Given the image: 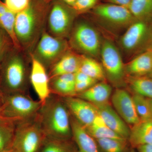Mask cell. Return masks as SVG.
Returning <instances> with one entry per match:
<instances>
[{
    "instance_id": "cell-7",
    "label": "cell",
    "mask_w": 152,
    "mask_h": 152,
    "mask_svg": "<svg viewBox=\"0 0 152 152\" xmlns=\"http://www.w3.org/2000/svg\"><path fill=\"white\" fill-rule=\"evenodd\" d=\"M75 12L61 0L52 1L47 18V31L54 37L65 39L71 31Z\"/></svg>"
},
{
    "instance_id": "cell-19",
    "label": "cell",
    "mask_w": 152,
    "mask_h": 152,
    "mask_svg": "<svg viewBox=\"0 0 152 152\" xmlns=\"http://www.w3.org/2000/svg\"><path fill=\"white\" fill-rule=\"evenodd\" d=\"M112 89L107 84L99 83L93 85L85 91L78 94V97L93 104L107 103L111 94Z\"/></svg>"
},
{
    "instance_id": "cell-2",
    "label": "cell",
    "mask_w": 152,
    "mask_h": 152,
    "mask_svg": "<svg viewBox=\"0 0 152 152\" xmlns=\"http://www.w3.org/2000/svg\"><path fill=\"white\" fill-rule=\"evenodd\" d=\"M61 96L52 94L42 104L37 117L48 138L67 140L72 134L67 107Z\"/></svg>"
},
{
    "instance_id": "cell-32",
    "label": "cell",
    "mask_w": 152,
    "mask_h": 152,
    "mask_svg": "<svg viewBox=\"0 0 152 152\" xmlns=\"http://www.w3.org/2000/svg\"><path fill=\"white\" fill-rule=\"evenodd\" d=\"M31 0H4L8 8L14 14H17L24 10L29 5Z\"/></svg>"
},
{
    "instance_id": "cell-26",
    "label": "cell",
    "mask_w": 152,
    "mask_h": 152,
    "mask_svg": "<svg viewBox=\"0 0 152 152\" xmlns=\"http://www.w3.org/2000/svg\"><path fill=\"white\" fill-rule=\"evenodd\" d=\"M50 88L52 94L60 96H72L76 94L75 86L63 80L58 77L50 80Z\"/></svg>"
},
{
    "instance_id": "cell-6",
    "label": "cell",
    "mask_w": 152,
    "mask_h": 152,
    "mask_svg": "<svg viewBox=\"0 0 152 152\" xmlns=\"http://www.w3.org/2000/svg\"><path fill=\"white\" fill-rule=\"evenodd\" d=\"M68 51L65 39L54 37L45 29L30 55L50 69Z\"/></svg>"
},
{
    "instance_id": "cell-1",
    "label": "cell",
    "mask_w": 152,
    "mask_h": 152,
    "mask_svg": "<svg viewBox=\"0 0 152 152\" xmlns=\"http://www.w3.org/2000/svg\"><path fill=\"white\" fill-rule=\"evenodd\" d=\"M50 4L43 0H31L26 10L16 14V36L22 49L29 55L46 29Z\"/></svg>"
},
{
    "instance_id": "cell-5",
    "label": "cell",
    "mask_w": 152,
    "mask_h": 152,
    "mask_svg": "<svg viewBox=\"0 0 152 152\" xmlns=\"http://www.w3.org/2000/svg\"><path fill=\"white\" fill-rule=\"evenodd\" d=\"M47 138L37 114L15 125L12 147L15 152H40Z\"/></svg>"
},
{
    "instance_id": "cell-44",
    "label": "cell",
    "mask_w": 152,
    "mask_h": 152,
    "mask_svg": "<svg viewBox=\"0 0 152 152\" xmlns=\"http://www.w3.org/2000/svg\"><path fill=\"white\" fill-rule=\"evenodd\" d=\"M4 122L5 121H3L2 118L1 117V115H0V123Z\"/></svg>"
},
{
    "instance_id": "cell-12",
    "label": "cell",
    "mask_w": 152,
    "mask_h": 152,
    "mask_svg": "<svg viewBox=\"0 0 152 152\" xmlns=\"http://www.w3.org/2000/svg\"><path fill=\"white\" fill-rule=\"evenodd\" d=\"M112 101L117 113L125 122L133 126L140 121L132 97L126 91L120 89L116 90L112 96Z\"/></svg>"
},
{
    "instance_id": "cell-33",
    "label": "cell",
    "mask_w": 152,
    "mask_h": 152,
    "mask_svg": "<svg viewBox=\"0 0 152 152\" xmlns=\"http://www.w3.org/2000/svg\"><path fill=\"white\" fill-rule=\"evenodd\" d=\"M98 0H76L72 8L76 12L81 13L94 8Z\"/></svg>"
},
{
    "instance_id": "cell-13",
    "label": "cell",
    "mask_w": 152,
    "mask_h": 152,
    "mask_svg": "<svg viewBox=\"0 0 152 152\" xmlns=\"http://www.w3.org/2000/svg\"><path fill=\"white\" fill-rule=\"evenodd\" d=\"M94 12L100 18L118 25L127 24L135 19L128 8L113 4L95 6Z\"/></svg>"
},
{
    "instance_id": "cell-36",
    "label": "cell",
    "mask_w": 152,
    "mask_h": 152,
    "mask_svg": "<svg viewBox=\"0 0 152 152\" xmlns=\"http://www.w3.org/2000/svg\"><path fill=\"white\" fill-rule=\"evenodd\" d=\"M111 4L129 8L132 0H108Z\"/></svg>"
},
{
    "instance_id": "cell-16",
    "label": "cell",
    "mask_w": 152,
    "mask_h": 152,
    "mask_svg": "<svg viewBox=\"0 0 152 152\" xmlns=\"http://www.w3.org/2000/svg\"><path fill=\"white\" fill-rule=\"evenodd\" d=\"M72 134L77 145V152H99L95 139L75 119L71 121Z\"/></svg>"
},
{
    "instance_id": "cell-43",
    "label": "cell",
    "mask_w": 152,
    "mask_h": 152,
    "mask_svg": "<svg viewBox=\"0 0 152 152\" xmlns=\"http://www.w3.org/2000/svg\"><path fill=\"white\" fill-rule=\"evenodd\" d=\"M45 2L48 3H50L53 0H43Z\"/></svg>"
},
{
    "instance_id": "cell-21",
    "label": "cell",
    "mask_w": 152,
    "mask_h": 152,
    "mask_svg": "<svg viewBox=\"0 0 152 152\" xmlns=\"http://www.w3.org/2000/svg\"><path fill=\"white\" fill-rule=\"evenodd\" d=\"M15 15L8 8L4 2L0 0V26L5 31L10 38L14 48L23 50L15 33Z\"/></svg>"
},
{
    "instance_id": "cell-34",
    "label": "cell",
    "mask_w": 152,
    "mask_h": 152,
    "mask_svg": "<svg viewBox=\"0 0 152 152\" xmlns=\"http://www.w3.org/2000/svg\"><path fill=\"white\" fill-rule=\"evenodd\" d=\"M96 82V80H92L86 81L76 82L75 85L76 94H79L85 91L93 85L95 84Z\"/></svg>"
},
{
    "instance_id": "cell-10",
    "label": "cell",
    "mask_w": 152,
    "mask_h": 152,
    "mask_svg": "<svg viewBox=\"0 0 152 152\" xmlns=\"http://www.w3.org/2000/svg\"><path fill=\"white\" fill-rule=\"evenodd\" d=\"M31 68L29 80L39 101L43 103L51 94L50 80L47 69L38 60L30 55Z\"/></svg>"
},
{
    "instance_id": "cell-35",
    "label": "cell",
    "mask_w": 152,
    "mask_h": 152,
    "mask_svg": "<svg viewBox=\"0 0 152 152\" xmlns=\"http://www.w3.org/2000/svg\"><path fill=\"white\" fill-rule=\"evenodd\" d=\"M75 75L76 83V82H84L90 80H94V79L88 76L80 71H78L75 74Z\"/></svg>"
},
{
    "instance_id": "cell-9",
    "label": "cell",
    "mask_w": 152,
    "mask_h": 152,
    "mask_svg": "<svg viewBox=\"0 0 152 152\" xmlns=\"http://www.w3.org/2000/svg\"><path fill=\"white\" fill-rule=\"evenodd\" d=\"M102 62L106 72L114 81L120 80L124 74V66L119 52L113 44L106 41L101 48Z\"/></svg>"
},
{
    "instance_id": "cell-22",
    "label": "cell",
    "mask_w": 152,
    "mask_h": 152,
    "mask_svg": "<svg viewBox=\"0 0 152 152\" xmlns=\"http://www.w3.org/2000/svg\"><path fill=\"white\" fill-rule=\"evenodd\" d=\"M88 133L95 140L103 138H111L127 140L124 138L111 129L106 124L99 114L89 126L86 128Z\"/></svg>"
},
{
    "instance_id": "cell-14",
    "label": "cell",
    "mask_w": 152,
    "mask_h": 152,
    "mask_svg": "<svg viewBox=\"0 0 152 152\" xmlns=\"http://www.w3.org/2000/svg\"><path fill=\"white\" fill-rule=\"evenodd\" d=\"M96 107L98 114L106 125L111 129L122 137L128 140L130 133L126 122L108 103L94 104Z\"/></svg>"
},
{
    "instance_id": "cell-29",
    "label": "cell",
    "mask_w": 152,
    "mask_h": 152,
    "mask_svg": "<svg viewBox=\"0 0 152 152\" xmlns=\"http://www.w3.org/2000/svg\"><path fill=\"white\" fill-rule=\"evenodd\" d=\"M15 124L4 122L0 123V151L12 147Z\"/></svg>"
},
{
    "instance_id": "cell-3",
    "label": "cell",
    "mask_w": 152,
    "mask_h": 152,
    "mask_svg": "<svg viewBox=\"0 0 152 152\" xmlns=\"http://www.w3.org/2000/svg\"><path fill=\"white\" fill-rule=\"evenodd\" d=\"M28 55L13 48L0 64V90L5 94L25 93L30 75Z\"/></svg>"
},
{
    "instance_id": "cell-37",
    "label": "cell",
    "mask_w": 152,
    "mask_h": 152,
    "mask_svg": "<svg viewBox=\"0 0 152 152\" xmlns=\"http://www.w3.org/2000/svg\"><path fill=\"white\" fill-rule=\"evenodd\" d=\"M137 152H152V145H146L140 146L136 148Z\"/></svg>"
},
{
    "instance_id": "cell-24",
    "label": "cell",
    "mask_w": 152,
    "mask_h": 152,
    "mask_svg": "<svg viewBox=\"0 0 152 152\" xmlns=\"http://www.w3.org/2000/svg\"><path fill=\"white\" fill-rule=\"evenodd\" d=\"M79 71L96 80L104 78V73L101 65L95 60L85 56H82Z\"/></svg>"
},
{
    "instance_id": "cell-42",
    "label": "cell",
    "mask_w": 152,
    "mask_h": 152,
    "mask_svg": "<svg viewBox=\"0 0 152 152\" xmlns=\"http://www.w3.org/2000/svg\"><path fill=\"white\" fill-rule=\"evenodd\" d=\"M127 152H136L134 150V149L133 148H132L131 149L129 150Z\"/></svg>"
},
{
    "instance_id": "cell-8",
    "label": "cell",
    "mask_w": 152,
    "mask_h": 152,
    "mask_svg": "<svg viewBox=\"0 0 152 152\" xmlns=\"http://www.w3.org/2000/svg\"><path fill=\"white\" fill-rule=\"evenodd\" d=\"M72 45L80 52L96 56L101 50L100 41L96 31L84 22L76 24L71 36Z\"/></svg>"
},
{
    "instance_id": "cell-38",
    "label": "cell",
    "mask_w": 152,
    "mask_h": 152,
    "mask_svg": "<svg viewBox=\"0 0 152 152\" xmlns=\"http://www.w3.org/2000/svg\"><path fill=\"white\" fill-rule=\"evenodd\" d=\"M5 95L4 93H3V92L0 90V109H1V107H2L3 104H4Z\"/></svg>"
},
{
    "instance_id": "cell-27",
    "label": "cell",
    "mask_w": 152,
    "mask_h": 152,
    "mask_svg": "<svg viewBox=\"0 0 152 152\" xmlns=\"http://www.w3.org/2000/svg\"><path fill=\"white\" fill-rule=\"evenodd\" d=\"M102 152H127V140L111 138L95 140Z\"/></svg>"
},
{
    "instance_id": "cell-30",
    "label": "cell",
    "mask_w": 152,
    "mask_h": 152,
    "mask_svg": "<svg viewBox=\"0 0 152 152\" xmlns=\"http://www.w3.org/2000/svg\"><path fill=\"white\" fill-rule=\"evenodd\" d=\"M67 140L47 138L40 152H77L71 148Z\"/></svg>"
},
{
    "instance_id": "cell-28",
    "label": "cell",
    "mask_w": 152,
    "mask_h": 152,
    "mask_svg": "<svg viewBox=\"0 0 152 152\" xmlns=\"http://www.w3.org/2000/svg\"><path fill=\"white\" fill-rule=\"evenodd\" d=\"M132 97L140 121L152 119V113L148 99L137 94Z\"/></svg>"
},
{
    "instance_id": "cell-25",
    "label": "cell",
    "mask_w": 152,
    "mask_h": 152,
    "mask_svg": "<svg viewBox=\"0 0 152 152\" xmlns=\"http://www.w3.org/2000/svg\"><path fill=\"white\" fill-rule=\"evenodd\" d=\"M128 9L134 18L143 21L152 16V0H132Z\"/></svg>"
},
{
    "instance_id": "cell-31",
    "label": "cell",
    "mask_w": 152,
    "mask_h": 152,
    "mask_svg": "<svg viewBox=\"0 0 152 152\" xmlns=\"http://www.w3.org/2000/svg\"><path fill=\"white\" fill-rule=\"evenodd\" d=\"M13 48V44L10 38L0 26V64Z\"/></svg>"
},
{
    "instance_id": "cell-45",
    "label": "cell",
    "mask_w": 152,
    "mask_h": 152,
    "mask_svg": "<svg viewBox=\"0 0 152 152\" xmlns=\"http://www.w3.org/2000/svg\"><path fill=\"white\" fill-rule=\"evenodd\" d=\"M151 77L152 78V73L151 74Z\"/></svg>"
},
{
    "instance_id": "cell-15",
    "label": "cell",
    "mask_w": 152,
    "mask_h": 152,
    "mask_svg": "<svg viewBox=\"0 0 152 152\" xmlns=\"http://www.w3.org/2000/svg\"><path fill=\"white\" fill-rule=\"evenodd\" d=\"M81 57L68 51L49 69L50 80L61 75L75 73L79 71Z\"/></svg>"
},
{
    "instance_id": "cell-23",
    "label": "cell",
    "mask_w": 152,
    "mask_h": 152,
    "mask_svg": "<svg viewBox=\"0 0 152 152\" xmlns=\"http://www.w3.org/2000/svg\"><path fill=\"white\" fill-rule=\"evenodd\" d=\"M130 86L135 94L152 99V78L143 76H134L129 80Z\"/></svg>"
},
{
    "instance_id": "cell-17",
    "label": "cell",
    "mask_w": 152,
    "mask_h": 152,
    "mask_svg": "<svg viewBox=\"0 0 152 152\" xmlns=\"http://www.w3.org/2000/svg\"><path fill=\"white\" fill-rule=\"evenodd\" d=\"M128 140L134 149L143 145H152V119L140 121L133 125Z\"/></svg>"
},
{
    "instance_id": "cell-41",
    "label": "cell",
    "mask_w": 152,
    "mask_h": 152,
    "mask_svg": "<svg viewBox=\"0 0 152 152\" xmlns=\"http://www.w3.org/2000/svg\"><path fill=\"white\" fill-rule=\"evenodd\" d=\"M149 102L150 106H151V110L152 113V99H148Z\"/></svg>"
},
{
    "instance_id": "cell-20",
    "label": "cell",
    "mask_w": 152,
    "mask_h": 152,
    "mask_svg": "<svg viewBox=\"0 0 152 152\" xmlns=\"http://www.w3.org/2000/svg\"><path fill=\"white\" fill-rule=\"evenodd\" d=\"M128 72L134 76L152 73V50L142 53L133 59L127 66Z\"/></svg>"
},
{
    "instance_id": "cell-18",
    "label": "cell",
    "mask_w": 152,
    "mask_h": 152,
    "mask_svg": "<svg viewBox=\"0 0 152 152\" xmlns=\"http://www.w3.org/2000/svg\"><path fill=\"white\" fill-rule=\"evenodd\" d=\"M148 28L144 21L132 24L123 35L121 44L124 48L132 50L140 45L148 33Z\"/></svg>"
},
{
    "instance_id": "cell-39",
    "label": "cell",
    "mask_w": 152,
    "mask_h": 152,
    "mask_svg": "<svg viewBox=\"0 0 152 152\" xmlns=\"http://www.w3.org/2000/svg\"><path fill=\"white\" fill-rule=\"evenodd\" d=\"M61 1L66 4L72 7L75 2L76 0H61Z\"/></svg>"
},
{
    "instance_id": "cell-11",
    "label": "cell",
    "mask_w": 152,
    "mask_h": 152,
    "mask_svg": "<svg viewBox=\"0 0 152 152\" xmlns=\"http://www.w3.org/2000/svg\"><path fill=\"white\" fill-rule=\"evenodd\" d=\"M64 99L75 119L85 128L92 124L98 115L96 106L88 101L78 97L68 96Z\"/></svg>"
},
{
    "instance_id": "cell-4",
    "label": "cell",
    "mask_w": 152,
    "mask_h": 152,
    "mask_svg": "<svg viewBox=\"0 0 152 152\" xmlns=\"http://www.w3.org/2000/svg\"><path fill=\"white\" fill-rule=\"evenodd\" d=\"M42 104L25 93L6 94L0 115L4 121L16 125L35 117Z\"/></svg>"
},
{
    "instance_id": "cell-40",
    "label": "cell",
    "mask_w": 152,
    "mask_h": 152,
    "mask_svg": "<svg viewBox=\"0 0 152 152\" xmlns=\"http://www.w3.org/2000/svg\"><path fill=\"white\" fill-rule=\"evenodd\" d=\"M0 152H15L13 148L12 147H11L10 148H7L3 150L2 151H0Z\"/></svg>"
}]
</instances>
